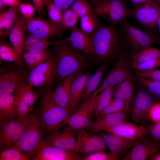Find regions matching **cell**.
<instances>
[{
	"label": "cell",
	"instance_id": "74e56055",
	"mask_svg": "<svg viewBox=\"0 0 160 160\" xmlns=\"http://www.w3.org/2000/svg\"><path fill=\"white\" fill-rule=\"evenodd\" d=\"M98 24L96 18L92 13L89 14L81 18V28L89 34L93 32Z\"/></svg>",
	"mask_w": 160,
	"mask_h": 160
},
{
	"label": "cell",
	"instance_id": "d6986e66",
	"mask_svg": "<svg viewBox=\"0 0 160 160\" xmlns=\"http://www.w3.org/2000/svg\"><path fill=\"white\" fill-rule=\"evenodd\" d=\"M103 140L110 150V153L119 159L137 144L141 138L129 140L112 133L99 132L97 134Z\"/></svg>",
	"mask_w": 160,
	"mask_h": 160
},
{
	"label": "cell",
	"instance_id": "ac0fdd59",
	"mask_svg": "<svg viewBox=\"0 0 160 160\" xmlns=\"http://www.w3.org/2000/svg\"><path fill=\"white\" fill-rule=\"evenodd\" d=\"M76 131L68 125L62 130L45 137L41 147L44 146H50L74 151L76 140Z\"/></svg>",
	"mask_w": 160,
	"mask_h": 160
},
{
	"label": "cell",
	"instance_id": "8d00e7d4",
	"mask_svg": "<svg viewBox=\"0 0 160 160\" xmlns=\"http://www.w3.org/2000/svg\"><path fill=\"white\" fill-rule=\"evenodd\" d=\"M140 84L142 88L160 100V82L143 78H138Z\"/></svg>",
	"mask_w": 160,
	"mask_h": 160
},
{
	"label": "cell",
	"instance_id": "30bf717a",
	"mask_svg": "<svg viewBox=\"0 0 160 160\" xmlns=\"http://www.w3.org/2000/svg\"><path fill=\"white\" fill-rule=\"evenodd\" d=\"M159 100L145 89L141 88L137 92L131 109L133 122L147 126L149 125V113L153 105Z\"/></svg>",
	"mask_w": 160,
	"mask_h": 160
},
{
	"label": "cell",
	"instance_id": "8fae6325",
	"mask_svg": "<svg viewBox=\"0 0 160 160\" xmlns=\"http://www.w3.org/2000/svg\"><path fill=\"white\" fill-rule=\"evenodd\" d=\"M95 4V13L114 25L129 16L130 9L121 0H101Z\"/></svg>",
	"mask_w": 160,
	"mask_h": 160
},
{
	"label": "cell",
	"instance_id": "7bdbcfd3",
	"mask_svg": "<svg viewBox=\"0 0 160 160\" xmlns=\"http://www.w3.org/2000/svg\"><path fill=\"white\" fill-rule=\"evenodd\" d=\"M137 72L138 78H145L160 82V70L154 68Z\"/></svg>",
	"mask_w": 160,
	"mask_h": 160
},
{
	"label": "cell",
	"instance_id": "94428289",
	"mask_svg": "<svg viewBox=\"0 0 160 160\" xmlns=\"http://www.w3.org/2000/svg\"><path fill=\"white\" fill-rule=\"evenodd\" d=\"M122 0V1H124V2H125L126 1H128V0Z\"/></svg>",
	"mask_w": 160,
	"mask_h": 160
},
{
	"label": "cell",
	"instance_id": "c3c4849f",
	"mask_svg": "<svg viewBox=\"0 0 160 160\" xmlns=\"http://www.w3.org/2000/svg\"><path fill=\"white\" fill-rule=\"evenodd\" d=\"M76 0H52L55 5L63 12Z\"/></svg>",
	"mask_w": 160,
	"mask_h": 160
},
{
	"label": "cell",
	"instance_id": "7dc6e473",
	"mask_svg": "<svg viewBox=\"0 0 160 160\" xmlns=\"http://www.w3.org/2000/svg\"><path fill=\"white\" fill-rule=\"evenodd\" d=\"M110 104L113 106L116 113L123 112L125 106L124 100L117 98H112Z\"/></svg>",
	"mask_w": 160,
	"mask_h": 160
},
{
	"label": "cell",
	"instance_id": "e0dca14e",
	"mask_svg": "<svg viewBox=\"0 0 160 160\" xmlns=\"http://www.w3.org/2000/svg\"><path fill=\"white\" fill-rule=\"evenodd\" d=\"M95 97V95H92L89 99L83 102L76 111L70 115L66 124L68 126L76 131L88 127L92 121Z\"/></svg>",
	"mask_w": 160,
	"mask_h": 160
},
{
	"label": "cell",
	"instance_id": "4316f807",
	"mask_svg": "<svg viewBox=\"0 0 160 160\" xmlns=\"http://www.w3.org/2000/svg\"><path fill=\"white\" fill-rule=\"evenodd\" d=\"M15 95L0 96V121H6L17 119Z\"/></svg>",
	"mask_w": 160,
	"mask_h": 160
},
{
	"label": "cell",
	"instance_id": "836d02e7",
	"mask_svg": "<svg viewBox=\"0 0 160 160\" xmlns=\"http://www.w3.org/2000/svg\"><path fill=\"white\" fill-rule=\"evenodd\" d=\"M133 80L132 77L118 84L122 90L125 97V106L123 112L127 115L131 110L135 96Z\"/></svg>",
	"mask_w": 160,
	"mask_h": 160
},
{
	"label": "cell",
	"instance_id": "9a60e30c",
	"mask_svg": "<svg viewBox=\"0 0 160 160\" xmlns=\"http://www.w3.org/2000/svg\"><path fill=\"white\" fill-rule=\"evenodd\" d=\"M130 67L125 56L121 55L106 78L93 95L96 96L106 88L132 77Z\"/></svg>",
	"mask_w": 160,
	"mask_h": 160
},
{
	"label": "cell",
	"instance_id": "ab89813d",
	"mask_svg": "<svg viewBox=\"0 0 160 160\" xmlns=\"http://www.w3.org/2000/svg\"><path fill=\"white\" fill-rule=\"evenodd\" d=\"M46 6L50 20L59 24L63 17V12L55 5L52 0H48Z\"/></svg>",
	"mask_w": 160,
	"mask_h": 160
},
{
	"label": "cell",
	"instance_id": "f907efd6",
	"mask_svg": "<svg viewBox=\"0 0 160 160\" xmlns=\"http://www.w3.org/2000/svg\"><path fill=\"white\" fill-rule=\"evenodd\" d=\"M113 97L121 99L124 100L125 102V97L124 93L118 84L116 86L113 95Z\"/></svg>",
	"mask_w": 160,
	"mask_h": 160
},
{
	"label": "cell",
	"instance_id": "9f6ffc18",
	"mask_svg": "<svg viewBox=\"0 0 160 160\" xmlns=\"http://www.w3.org/2000/svg\"><path fill=\"white\" fill-rule=\"evenodd\" d=\"M151 160H160V153L152 157L150 159Z\"/></svg>",
	"mask_w": 160,
	"mask_h": 160
},
{
	"label": "cell",
	"instance_id": "f6af8a7d",
	"mask_svg": "<svg viewBox=\"0 0 160 160\" xmlns=\"http://www.w3.org/2000/svg\"><path fill=\"white\" fill-rule=\"evenodd\" d=\"M149 119L153 123L160 122V101L155 103L151 106L149 113Z\"/></svg>",
	"mask_w": 160,
	"mask_h": 160
},
{
	"label": "cell",
	"instance_id": "52a82bcc",
	"mask_svg": "<svg viewBox=\"0 0 160 160\" xmlns=\"http://www.w3.org/2000/svg\"><path fill=\"white\" fill-rule=\"evenodd\" d=\"M39 113H29L22 119L0 121V148L2 150L12 147L27 124L37 118Z\"/></svg>",
	"mask_w": 160,
	"mask_h": 160
},
{
	"label": "cell",
	"instance_id": "91938a15",
	"mask_svg": "<svg viewBox=\"0 0 160 160\" xmlns=\"http://www.w3.org/2000/svg\"><path fill=\"white\" fill-rule=\"evenodd\" d=\"M160 4V0H156Z\"/></svg>",
	"mask_w": 160,
	"mask_h": 160
},
{
	"label": "cell",
	"instance_id": "7c38bea8",
	"mask_svg": "<svg viewBox=\"0 0 160 160\" xmlns=\"http://www.w3.org/2000/svg\"><path fill=\"white\" fill-rule=\"evenodd\" d=\"M14 93L17 118L22 119L33 110L41 93L34 91L27 82L20 85Z\"/></svg>",
	"mask_w": 160,
	"mask_h": 160
},
{
	"label": "cell",
	"instance_id": "f546056e",
	"mask_svg": "<svg viewBox=\"0 0 160 160\" xmlns=\"http://www.w3.org/2000/svg\"><path fill=\"white\" fill-rule=\"evenodd\" d=\"M18 7H10L0 14V35H9L19 13Z\"/></svg>",
	"mask_w": 160,
	"mask_h": 160
},
{
	"label": "cell",
	"instance_id": "d590c367",
	"mask_svg": "<svg viewBox=\"0 0 160 160\" xmlns=\"http://www.w3.org/2000/svg\"><path fill=\"white\" fill-rule=\"evenodd\" d=\"M79 17L70 8L63 12V18L59 24L64 31L72 29L75 27Z\"/></svg>",
	"mask_w": 160,
	"mask_h": 160
},
{
	"label": "cell",
	"instance_id": "8992f818",
	"mask_svg": "<svg viewBox=\"0 0 160 160\" xmlns=\"http://www.w3.org/2000/svg\"><path fill=\"white\" fill-rule=\"evenodd\" d=\"M0 68V96L15 93L22 84L27 82L29 71L25 66L3 63Z\"/></svg>",
	"mask_w": 160,
	"mask_h": 160
},
{
	"label": "cell",
	"instance_id": "603a6c76",
	"mask_svg": "<svg viewBox=\"0 0 160 160\" xmlns=\"http://www.w3.org/2000/svg\"><path fill=\"white\" fill-rule=\"evenodd\" d=\"M127 115L124 113H116L98 116L96 121H92L87 128L91 132H98L117 126L125 122Z\"/></svg>",
	"mask_w": 160,
	"mask_h": 160
},
{
	"label": "cell",
	"instance_id": "4dcf8cb0",
	"mask_svg": "<svg viewBox=\"0 0 160 160\" xmlns=\"http://www.w3.org/2000/svg\"><path fill=\"white\" fill-rule=\"evenodd\" d=\"M107 69L106 63L101 64L98 70L89 78L81 98L83 102L89 99L98 88L103 76Z\"/></svg>",
	"mask_w": 160,
	"mask_h": 160
},
{
	"label": "cell",
	"instance_id": "484cf974",
	"mask_svg": "<svg viewBox=\"0 0 160 160\" xmlns=\"http://www.w3.org/2000/svg\"><path fill=\"white\" fill-rule=\"evenodd\" d=\"M76 76L72 75L63 78L54 90V97L56 101L63 107L70 108L69 100L71 86L74 79Z\"/></svg>",
	"mask_w": 160,
	"mask_h": 160
},
{
	"label": "cell",
	"instance_id": "db71d44e",
	"mask_svg": "<svg viewBox=\"0 0 160 160\" xmlns=\"http://www.w3.org/2000/svg\"><path fill=\"white\" fill-rule=\"evenodd\" d=\"M8 6L5 0H0V10L1 13L5 11Z\"/></svg>",
	"mask_w": 160,
	"mask_h": 160
},
{
	"label": "cell",
	"instance_id": "816d5d0a",
	"mask_svg": "<svg viewBox=\"0 0 160 160\" xmlns=\"http://www.w3.org/2000/svg\"><path fill=\"white\" fill-rule=\"evenodd\" d=\"M114 113H116L115 110L113 106L110 103L100 113L98 116H103Z\"/></svg>",
	"mask_w": 160,
	"mask_h": 160
},
{
	"label": "cell",
	"instance_id": "9c48e42d",
	"mask_svg": "<svg viewBox=\"0 0 160 160\" xmlns=\"http://www.w3.org/2000/svg\"><path fill=\"white\" fill-rule=\"evenodd\" d=\"M57 63L55 56L41 63L29 72L27 82L32 88L53 84L57 74Z\"/></svg>",
	"mask_w": 160,
	"mask_h": 160
},
{
	"label": "cell",
	"instance_id": "d6a6232c",
	"mask_svg": "<svg viewBox=\"0 0 160 160\" xmlns=\"http://www.w3.org/2000/svg\"><path fill=\"white\" fill-rule=\"evenodd\" d=\"M57 42H49L48 40L41 39L30 33L25 36L24 52L41 51L48 48V46L55 44Z\"/></svg>",
	"mask_w": 160,
	"mask_h": 160
},
{
	"label": "cell",
	"instance_id": "11a10c76",
	"mask_svg": "<svg viewBox=\"0 0 160 160\" xmlns=\"http://www.w3.org/2000/svg\"><path fill=\"white\" fill-rule=\"evenodd\" d=\"M148 0H128V1H129L132 5L135 7Z\"/></svg>",
	"mask_w": 160,
	"mask_h": 160
},
{
	"label": "cell",
	"instance_id": "d4e9b609",
	"mask_svg": "<svg viewBox=\"0 0 160 160\" xmlns=\"http://www.w3.org/2000/svg\"><path fill=\"white\" fill-rule=\"evenodd\" d=\"M68 39L72 45L76 48L86 54L92 53L93 44L92 36L81 28L75 27L72 28Z\"/></svg>",
	"mask_w": 160,
	"mask_h": 160
},
{
	"label": "cell",
	"instance_id": "ee69618b",
	"mask_svg": "<svg viewBox=\"0 0 160 160\" xmlns=\"http://www.w3.org/2000/svg\"><path fill=\"white\" fill-rule=\"evenodd\" d=\"M146 127L150 137L153 141L160 143V122L149 124Z\"/></svg>",
	"mask_w": 160,
	"mask_h": 160
},
{
	"label": "cell",
	"instance_id": "5bb4252c",
	"mask_svg": "<svg viewBox=\"0 0 160 160\" xmlns=\"http://www.w3.org/2000/svg\"><path fill=\"white\" fill-rule=\"evenodd\" d=\"M76 143L74 151L85 155L108 148L103 139L97 134H93L85 129L76 131Z\"/></svg>",
	"mask_w": 160,
	"mask_h": 160
},
{
	"label": "cell",
	"instance_id": "e575fe53",
	"mask_svg": "<svg viewBox=\"0 0 160 160\" xmlns=\"http://www.w3.org/2000/svg\"><path fill=\"white\" fill-rule=\"evenodd\" d=\"M31 156L12 147L2 150L0 154V160H30Z\"/></svg>",
	"mask_w": 160,
	"mask_h": 160
},
{
	"label": "cell",
	"instance_id": "6125c7cd",
	"mask_svg": "<svg viewBox=\"0 0 160 160\" xmlns=\"http://www.w3.org/2000/svg\"><path fill=\"white\" fill-rule=\"evenodd\" d=\"M21 0L23 1H28V0Z\"/></svg>",
	"mask_w": 160,
	"mask_h": 160
},
{
	"label": "cell",
	"instance_id": "bcb514c9",
	"mask_svg": "<svg viewBox=\"0 0 160 160\" xmlns=\"http://www.w3.org/2000/svg\"><path fill=\"white\" fill-rule=\"evenodd\" d=\"M160 67V58L153 60L141 64L134 69L137 72L154 69Z\"/></svg>",
	"mask_w": 160,
	"mask_h": 160
},
{
	"label": "cell",
	"instance_id": "4fadbf2b",
	"mask_svg": "<svg viewBox=\"0 0 160 160\" xmlns=\"http://www.w3.org/2000/svg\"><path fill=\"white\" fill-rule=\"evenodd\" d=\"M27 29L30 33L42 39L60 37L64 31L59 24L41 18L27 20Z\"/></svg>",
	"mask_w": 160,
	"mask_h": 160
},
{
	"label": "cell",
	"instance_id": "6f0895ef",
	"mask_svg": "<svg viewBox=\"0 0 160 160\" xmlns=\"http://www.w3.org/2000/svg\"><path fill=\"white\" fill-rule=\"evenodd\" d=\"M157 27L159 33H160V13L157 21Z\"/></svg>",
	"mask_w": 160,
	"mask_h": 160
},
{
	"label": "cell",
	"instance_id": "60d3db41",
	"mask_svg": "<svg viewBox=\"0 0 160 160\" xmlns=\"http://www.w3.org/2000/svg\"><path fill=\"white\" fill-rule=\"evenodd\" d=\"M118 159L110 153H106L105 151L101 150L82 155L81 160H116Z\"/></svg>",
	"mask_w": 160,
	"mask_h": 160
},
{
	"label": "cell",
	"instance_id": "2e32d148",
	"mask_svg": "<svg viewBox=\"0 0 160 160\" xmlns=\"http://www.w3.org/2000/svg\"><path fill=\"white\" fill-rule=\"evenodd\" d=\"M147 135L142 138L139 142L132 148L123 160H150L160 151V143L156 142Z\"/></svg>",
	"mask_w": 160,
	"mask_h": 160
},
{
	"label": "cell",
	"instance_id": "7a4b0ae2",
	"mask_svg": "<svg viewBox=\"0 0 160 160\" xmlns=\"http://www.w3.org/2000/svg\"><path fill=\"white\" fill-rule=\"evenodd\" d=\"M92 33L93 51L91 54L93 60L96 63H106L119 52L121 37L112 25L98 24Z\"/></svg>",
	"mask_w": 160,
	"mask_h": 160
},
{
	"label": "cell",
	"instance_id": "681fc988",
	"mask_svg": "<svg viewBox=\"0 0 160 160\" xmlns=\"http://www.w3.org/2000/svg\"><path fill=\"white\" fill-rule=\"evenodd\" d=\"M34 5L39 15L41 16L44 8L48 0H31Z\"/></svg>",
	"mask_w": 160,
	"mask_h": 160
},
{
	"label": "cell",
	"instance_id": "3957f363",
	"mask_svg": "<svg viewBox=\"0 0 160 160\" xmlns=\"http://www.w3.org/2000/svg\"><path fill=\"white\" fill-rule=\"evenodd\" d=\"M53 86V84L46 86L41 93V104L39 112L47 136L60 130L67 124L71 113L70 108L63 107L56 101Z\"/></svg>",
	"mask_w": 160,
	"mask_h": 160
},
{
	"label": "cell",
	"instance_id": "cb8c5ba5",
	"mask_svg": "<svg viewBox=\"0 0 160 160\" xmlns=\"http://www.w3.org/2000/svg\"><path fill=\"white\" fill-rule=\"evenodd\" d=\"M92 75L91 72L88 71L76 76L74 79L71 86L69 100L71 113L81 99L87 81Z\"/></svg>",
	"mask_w": 160,
	"mask_h": 160
},
{
	"label": "cell",
	"instance_id": "1f68e13d",
	"mask_svg": "<svg viewBox=\"0 0 160 160\" xmlns=\"http://www.w3.org/2000/svg\"><path fill=\"white\" fill-rule=\"evenodd\" d=\"M0 64L8 62L25 66L22 56L14 47L1 43H0Z\"/></svg>",
	"mask_w": 160,
	"mask_h": 160
},
{
	"label": "cell",
	"instance_id": "b9f144b4",
	"mask_svg": "<svg viewBox=\"0 0 160 160\" xmlns=\"http://www.w3.org/2000/svg\"><path fill=\"white\" fill-rule=\"evenodd\" d=\"M18 8L20 14L27 20L33 18L36 11L35 7L28 3L21 2Z\"/></svg>",
	"mask_w": 160,
	"mask_h": 160
},
{
	"label": "cell",
	"instance_id": "ba28073f",
	"mask_svg": "<svg viewBox=\"0 0 160 160\" xmlns=\"http://www.w3.org/2000/svg\"><path fill=\"white\" fill-rule=\"evenodd\" d=\"M160 13V4L156 0H149L129 9V16L147 30L156 33Z\"/></svg>",
	"mask_w": 160,
	"mask_h": 160
},
{
	"label": "cell",
	"instance_id": "44dd1931",
	"mask_svg": "<svg viewBox=\"0 0 160 160\" xmlns=\"http://www.w3.org/2000/svg\"><path fill=\"white\" fill-rule=\"evenodd\" d=\"M82 155L74 151L47 146H42L32 160H81Z\"/></svg>",
	"mask_w": 160,
	"mask_h": 160
},
{
	"label": "cell",
	"instance_id": "be15d7a7",
	"mask_svg": "<svg viewBox=\"0 0 160 160\" xmlns=\"http://www.w3.org/2000/svg\"></svg>",
	"mask_w": 160,
	"mask_h": 160
},
{
	"label": "cell",
	"instance_id": "83f0119b",
	"mask_svg": "<svg viewBox=\"0 0 160 160\" xmlns=\"http://www.w3.org/2000/svg\"><path fill=\"white\" fill-rule=\"evenodd\" d=\"M131 56V67L134 69L143 63L160 58V49L152 46L148 47L138 52L132 51Z\"/></svg>",
	"mask_w": 160,
	"mask_h": 160
},
{
	"label": "cell",
	"instance_id": "f1b7e54d",
	"mask_svg": "<svg viewBox=\"0 0 160 160\" xmlns=\"http://www.w3.org/2000/svg\"><path fill=\"white\" fill-rule=\"evenodd\" d=\"M52 55L48 48L39 52H25L22 57L26 68L30 71L38 65L50 58Z\"/></svg>",
	"mask_w": 160,
	"mask_h": 160
},
{
	"label": "cell",
	"instance_id": "5b68a950",
	"mask_svg": "<svg viewBox=\"0 0 160 160\" xmlns=\"http://www.w3.org/2000/svg\"><path fill=\"white\" fill-rule=\"evenodd\" d=\"M122 39L132 50L138 52L147 47L160 44V39L156 33L141 30L132 25L127 19L120 23Z\"/></svg>",
	"mask_w": 160,
	"mask_h": 160
},
{
	"label": "cell",
	"instance_id": "680465c9",
	"mask_svg": "<svg viewBox=\"0 0 160 160\" xmlns=\"http://www.w3.org/2000/svg\"><path fill=\"white\" fill-rule=\"evenodd\" d=\"M95 4L98 1V0H89Z\"/></svg>",
	"mask_w": 160,
	"mask_h": 160
},
{
	"label": "cell",
	"instance_id": "f5cc1de1",
	"mask_svg": "<svg viewBox=\"0 0 160 160\" xmlns=\"http://www.w3.org/2000/svg\"><path fill=\"white\" fill-rule=\"evenodd\" d=\"M8 6L10 7H18L21 2L18 0H5Z\"/></svg>",
	"mask_w": 160,
	"mask_h": 160
},
{
	"label": "cell",
	"instance_id": "ffe728a7",
	"mask_svg": "<svg viewBox=\"0 0 160 160\" xmlns=\"http://www.w3.org/2000/svg\"><path fill=\"white\" fill-rule=\"evenodd\" d=\"M104 131L112 133L129 140L142 138L148 134L146 127L140 125L133 122H123L114 127L105 129Z\"/></svg>",
	"mask_w": 160,
	"mask_h": 160
},
{
	"label": "cell",
	"instance_id": "7402d4cb",
	"mask_svg": "<svg viewBox=\"0 0 160 160\" xmlns=\"http://www.w3.org/2000/svg\"><path fill=\"white\" fill-rule=\"evenodd\" d=\"M27 20L19 13L9 33L10 43L22 56L24 52L25 36L27 29Z\"/></svg>",
	"mask_w": 160,
	"mask_h": 160
},
{
	"label": "cell",
	"instance_id": "6da1fadb",
	"mask_svg": "<svg viewBox=\"0 0 160 160\" xmlns=\"http://www.w3.org/2000/svg\"><path fill=\"white\" fill-rule=\"evenodd\" d=\"M57 63L56 79L83 73L88 65L87 57L81 50L73 47L68 38L57 41L52 45Z\"/></svg>",
	"mask_w": 160,
	"mask_h": 160
},
{
	"label": "cell",
	"instance_id": "f35d334b",
	"mask_svg": "<svg viewBox=\"0 0 160 160\" xmlns=\"http://www.w3.org/2000/svg\"><path fill=\"white\" fill-rule=\"evenodd\" d=\"M71 8L80 18L92 13L91 6L86 0H76Z\"/></svg>",
	"mask_w": 160,
	"mask_h": 160
},
{
	"label": "cell",
	"instance_id": "277c9868",
	"mask_svg": "<svg viewBox=\"0 0 160 160\" xmlns=\"http://www.w3.org/2000/svg\"><path fill=\"white\" fill-rule=\"evenodd\" d=\"M47 136L39 114L37 118L27 124L13 147L32 159L40 150Z\"/></svg>",
	"mask_w": 160,
	"mask_h": 160
}]
</instances>
